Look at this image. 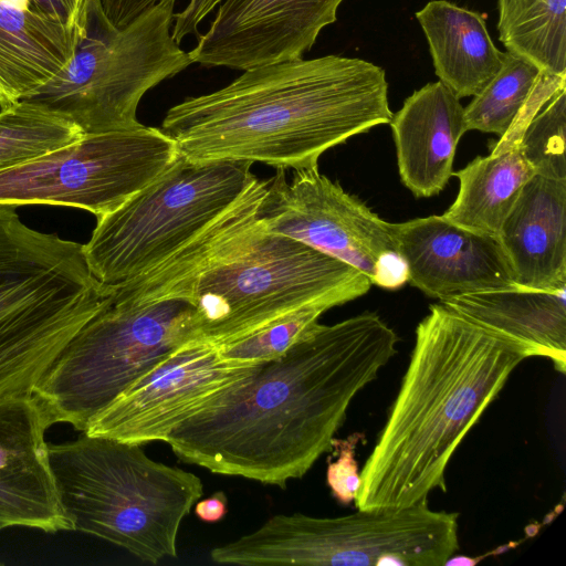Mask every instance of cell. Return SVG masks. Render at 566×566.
<instances>
[{
    "label": "cell",
    "instance_id": "cell-31",
    "mask_svg": "<svg viewBox=\"0 0 566 566\" xmlns=\"http://www.w3.org/2000/svg\"><path fill=\"white\" fill-rule=\"evenodd\" d=\"M177 0H99L103 17L115 28H123L143 12L159 3H176Z\"/></svg>",
    "mask_w": 566,
    "mask_h": 566
},
{
    "label": "cell",
    "instance_id": "cell-22",
    "mask_svg": "<svg viewBox=\"0 0 566 566\" xmlns=\"http://www.w3.org/2000/svg\"><path fill=\"white\" fill-rule=\"evenodd\" d=\"M436 75L459 98L474 96L497 74L504 52L493 43L484 17L448 0L416 12Z\"/></svg>",
    "mask_w": 566,
    "mask_h": 566
},
{
    "label": "cell",
    "instance_id": "cell-8",
    "mask_svg": "<svg viewBox=\"0 0 566 566\" xmlns=\"http://www.w3.org/2000/svg\"><path fill=\"white\" fill-rule=\"evenodd\" d=\"M371 285L349 264L263 231L242 254L199 279L192 340L220 349L303 306L325 300L344 304Z\"/></svg>",
    "mask_w": 566,
    "mask_h": 566
},
{
    "label": "cell",
    "instance_id": "cell-14",
    "mask_svg": "<svg viewBox=\"0 0 566 566\" xmlns=\"http://www.w3.org/2000/svg\"><path fill=\"white\" fill-rule=\"evenodd\" d=\"M344 0H223L188 51L192 63L245 71L303 57Z\"/></svg>",
    "mask_w": 566,
    "mask_h": 566
},
{
    "label": "cell",
    "instance_id": "cell-32",
    "mask_svg": "<svg viewBox=\"0 0 566 566\" xmlns=\"http://www.w3.org/2000/svg\"><path fill=\"white\" fill-rule=\"evenodd\" d=\"M228 512L227 495L223 491H217L211 496L197 501L195 504V514L206 523H217L221 521Z\"/></svg>",
    "mask_w": 566,
    "mask_h": 566
},
{
    "label": "cell",
    "instance_id": "cell-6",
    "mask_svg": "<svg viewBox=\"0 0 566 566\" xmlns=\"http://www.w3.org/2000/svg\"><path fill=\"white\" fill-rule=\"evenodd\" d=\"M458 548V514L433 511L424 500L337 517L276 514L255 531L216 546L210 557L243 566H442Z\"/></svg>",
    "mask_w": 566,
    "mask_h": 566
},
{
    "label": "cell",
    "instance_id": "cell-19",
    "mask_svg": "<svg viewBox=\"0 0 566 566\" xmlns=\"http://www.w3.org/2000/svg\"><path fill=\"white\" fill-rule=\"evenodd\" d=\"M269 180L254 189L229 213L168 259L129 281L112 285V298L144 304L169 298H189L199 279L212 268L247 251L264 231L259 209Z\"/></svg>",
    "mask_w": 566,
    "mask_h": 566
},
{
    "label": "cell",
    "instance_id": "cell-29",
    "mask_svg": "<svg viewBox=\"0 0 566 566\" xmlns=\"http://www.w3.org/2000/svg\"><path fill=\"white\" fill-rule=\"evenodd\" d=\"M364 434L356 432L345 439L333 438L332 450L337 455L336 460L328 462L326 483L332 495L340 504H349L356 497L360 478L355 459L356 447Z\"/></svg>",
    "mask_w": 566,
    "mask_h": 566
},
{
    "label": "cell",
    "instance_id": "cell-1",
    "mask_svg": "<svg viewBox=\"0 0 566 566\" xmlns=\"http://www.w3.org/2000/svg\"><path fill=\"white\" fill-rule=\"evenodd\" d=\"M373 312L314 324L283 356L197 412L167 438L182 462L282 489L332 451L356 395L397 354Z\"/></svg>",
    "mask_w": 566,
    "mask_h": 566
},
{
    "label": "cell",
    "instance_id": "cell-5",
    "mask_svg": "<svg viewBox=\"0 0 566 566\" xmlns=\"http://www.w3.org/2000/svg\"><path fill=\"white\" fill-rule=\"evenodd\" d=\"M140 447L83 432L50 444L49 453L74 531L157 564L177 556L181 522L203 485L195 473L157 462Z\"/></svg>",
    "mask_w": 566,
    "mask_h": 566
},
{
    "label": "cell",
    "instance_id": "cell-10",
    "mask_svg": "<svg viewBox=\"0 0 566 566\" xmlns=\"http://www.w3.org/2000/svg\"><path fill=\"white\" fill-rule=\"evenodd\" d=\"M174 3H159L123 28L98 7L64 71L23 101L54 111L83 134L134 128L143 96L192 61L171 34Z\"/></svg>",
    "mask_w": 566,
    "mask_h": 566
},
{
    "label": "cell",
    "instance_id": "cell-11",
    "mask_svg": "<svg viewBox=\"0 0 566 566\" xmlns=\"http://www.w3.org/2000/svg\"><path fill=\"white\" fill-rule=\"evenodd\" d=\"M161 129L83 134L74 144L0 171L1 205H53L113 212L157 179L178 157Z\"/></svg>",
    "mask_w": 566,
    "mask_h": 566
},
{
    "label": "cell",
    "instance_id": "cell-2",
    "mask_svg": "<svg viewBox=\"0 0 566 566\" xmlns=\"http://www.w3.org/2000/svg\"><path fill=\"white\" fill-rule=\"evenodd\" d=\"M391 117L385 71L331 54L248 69L224 87L170 107L160 129L193 161L298 170L317 167L327 149Z\"/></svg>",
    "mask_w": 566,
    "mask_h": 566
},
{
    "label": "cell",
    "instance_id": "cell-24",
    "mask_svg": "<svg viewBox=\"0 0 566 566\" xmlns=\"http://www.w3.org/2000/svg\"><path fill=\"white\" fill-rule=\"evenodd\" d=\"M499 40L542 72L566 76V0H497Z\"/></svg>",
    "mask_w": 566,
    "mask_h": 566
},
{
    "label": "cell",
    "instance_id": "cell-9",
    "mask_svg": "<svg viewBox=\"0 0 566 566\" xmlns=\"http://www.w3.org/2000/svg\"><path fill=\"white\" fill-rule=\"evenodd\" d=\"M195 303L111 298L69 342L34 389L53 424L91 419L167 354L195 336Z\"/></svg>",
    "mask_w": 566,
    "mask_h": 566
},
{
    "label": "cell",
    "instance_id": "cell-20",
    "mask_svg": "<svg viewBox=\"0 0 566 566\" xmlns=\"http://www.w3.org/2000/svg\"><path fill=\"white\" fill-rule=\"evenodd\" d=\"M439 303L516 346L525 358H549L566 371V290L523 286L472 292Z\"/></svg>",
    "mask_w": 566,
    "mask_h": 566
},
{
    "label": "cell",
    "instance_id": "cell-27",
    "mask_svg": "<svg viewBox=\"0 0 566 566\" xmlns=\"http://www.w3.org/2000/svg\"><path fill=\"white\" fill-rule=\"evenodd\" d=\"M338 305H342L338 301L325 300L303 306L220 348V357L238 365H259L277 359L308 334L323 313Z\"/></svg>",
    "mask_w": 566,
    "mask_h": 566
},
{
    "label": "cell",
    "instance_id": "cell-33",
    "mask_svg": "<svg viewBox=\"0 0 566 566\" xmlns=\"http://www.w3.org/2000/svg\"><path fill=\"white\" fill-rule=\"evenodd\" d=\"M32 2L44 14L62 21L78 31L74 22V13L70 0H32Z\"/></svg>",
    "mask_w": 566,
    "mask_h": 566
},
{
    "label": "cell",
    "instance_id": "cell-23",
    "mask_svg": "<svg viewBox=\"0 0 566 566\" xmlns=\"http://www.w3.org/2000/svg\"><path fill=\"white\" fill-rule=\"evenodd\" d=\"M535 175L518 145L478 156L454 171L459 191L441 214L447 221L491 237H497L524 185Z\"/></svg>",
    "mask_w": 566,
    "mask_h": 566
},
{
    "label": "cell",
    "instance_id": "cell-21",
    "mask_svg": "<svg viewBox=\"0 0 566 566\" xmlns=\"http://www.w3.org/2000/svg\"><path fill=\"white\" fill-rule=\"evenodd\" d=\"M84 36L32 0H0V109L25 99L66 69Z\"/></svg>",
    "mask_w": 566,
    "mask_h": 566
},
{
    "label": "cell",
    "instance_id": "cell-25",
    "mask_svg": "<svg viewBox=\"0 0 566 566\" xmlns=\"http://www.w3.org/2000/svg\"><path fill=\"white\" fill-rule=\"evenodd\" d=\"M82 130L63 115L20 101L0 109V171L74 144Z\"/></svg>",
    "mask_w": 566,
    "mask_h": 566
},
{
    "label": "cell",
    "instance_id": "cell-7",
    "mask_svg": "<svg viewBox=\"0 0 566 566\" xmlns=\"http://www.w3.org/2000/svg\"><path fill=\"white\" fill-rule=\"evenodd\" d=\"M245 160L193 161L178 155L151 184L97 218L84 254L105 285L151 270L237 207L260 182Z\"/></svg>",
    "mask_w": 566,
    "mask_h": 566
},
{
    "label": "cell",
    "instance_id": "cell-4",
    "mask_svg": "<svg viewBox=\"0 0 566 566\" xmlns=\"http://www.w3.org/2000/svg\"><path fill=\"white\" fill-rule=\"evenodd\" d=\"M0 203V398L34 395L113 287L91 272L84 244L28 227Z\"/></svg>",
    "mask_w": 566,
    "mask_h": 566
},
{
    "label": "cell",
    "instance_id": "cell-17",
    "mask_svg": "<svg viewBox=\"0 0 566 566\" xmlns=\"http://www.w3.org/2000/svg\"><path fill=\"white\" fill-rule=\"evenodd\" d=\"M389 125L402 184L418 198L441 192L468 132L460 98L440 81L428 83L405 99Z\"/></svg>",
    "mask_w": 566,
    "mask_h": 566
},
{
    "label": "cell",
    "instance_id": "cell-30",
    "mask_svg": "<svg viewBox=\"0 0 566 566\" xmlns=\"http://www.w3.org/2000/svg\"><path fill=\"white\" fill-rule=\"evenodd\" d=\"M223 0H189L186 7L174 13L171 34L179 44L188 35H198L201 22Z\"/></svg>",
    "mask_w": 566,
    "mask_h": 566
},
{
    "label": "cell",
    "instance_id": "cell-12",
    "mask_svg": "<svg viewBox=\"0 0 566 566\" xmlns=\"http://www.w3.org/2000/svg\"><path fill=\"white\" fill-rule=\"evenodd\" d=\"M264 231L301 241L349 264L377 286L399 289L408 282L398 253L394 223L346 192L317 167L295 170L286 180L277 169L259 209Z\"/></svg>",
    "mask_w": 566,
    "mask_h": 566
},
{
    "label": "cell",
    "instance_id": "cell-26",
    "mask_svg": "<svg viewBox=\"0 0 566 566\" xmlns=\"http://www.w3.org/2000/svg\"><path fill=\"white\" fill-rule=\"evenodd\" d=\"M541 73L527 60L504 52L501 70L464 107L467 130L504 136L528 101Z\"/></svg>",
    "mask_w": 566,
    "mask_h": 566
},
{
    "label": "cell",
    "instance_id": "cell-28",
    "mask_svg": "<svg viewBox=\"0 0 566 566\" xmlns=\"http://www.w3.org/2000/svg\"><path fill=\"white\" fill-rule=\"evenodd\" d=\"M566 87L558 90L524 129L518 147L535 175L566 180Z\"/></svg>",
    "mask_w": 566,
    "mask_h": 566
},
{
    "label": "cell",
    "instance_id": "cell-34",
    "mask_svg": "<svg viewBox=\"0 0 566 566\" xmlns=\"http://www.w3.org/2000/svg\"><path fill=\"white\" fill-rule=\"evenodd\" d=\"M74 13V22L83 36L87 35L91 17L99 4V0H70Z\"/></svg>",
    "mask_w": 566,
    "mask_h": 566
},
{
    "label": "cell",
    "instance_id": "cell-3",
    "mask_svg": "<svg viewBox=\"0 0 566 566\" xmlns=\"http://www.w3.org/2000/svg\"><path fill=\"white\" fill-rule=\"evenodd\" d=\"M525 359L507 340L441 303L416 328L388 419L359 473L358 510L405 507L447 491L454 451Z\"/></svg>",
    "mask_w": 566,
    "mask_h": 566
},
{
    "label": "cell",
    "instance_id": "cell-15",
    "mask_svg": "<svg viewBox=\"0 0 566 566\" xmlns=\"http://www.w3.org/2000/svg\"><path fill=\"white\" fill-rule=\"evenodd\" d=\"M52 424L35 395L0 398V530L74 531L51 468Z\"/></svg>",
    "mask_w": 566,
    "mask_h": 566
},
{
    "label": "cell",
    "instance_id": "cell-13",
    "mask_svg": "<svg viewBox=\"0 0 566 566\" xmlns=\"http://www.w3.org/2000/svg\"><path fill=\"white\" fill-rule=\"evenodd\" d=\"M262 365L229 363L217 347L189 340L136 378L83 432L138 446L166 442L178 426L248 380Z\"/></svg>",
    "mask_w": 566,
    "mask_h": 566
},
{
    "label": "cell",
    "instance_id": "cell-18",
    "mask_svg": "<svg viewBox=\"0 0 566 566\" xmlns=\"http://www.w3.org/2000/svg\"><path fill=\"white\" fill-rule=\"evenodd\" d=\"M496 238L517 285L566 290V180L534 175Z\"/></svg>",
    "mask_w": 566,
    "mask_h": 566
},
{
    "label": "cell",
    "instance_id": "cell-16",
    "mask_svg": "<svg viewBox=\"0 0 566 566\" xmlns=\"http://www.w3.org/2000/svg\"><path fill=\"white\" fill-rule=\"evenodd\" d=\"M408 282L429 297L517 286L497 238L455 226L441 216L394 223Z\"/></svg>",
    "mask_w": 566,
    "mask_h": 566
}]
</instances>
